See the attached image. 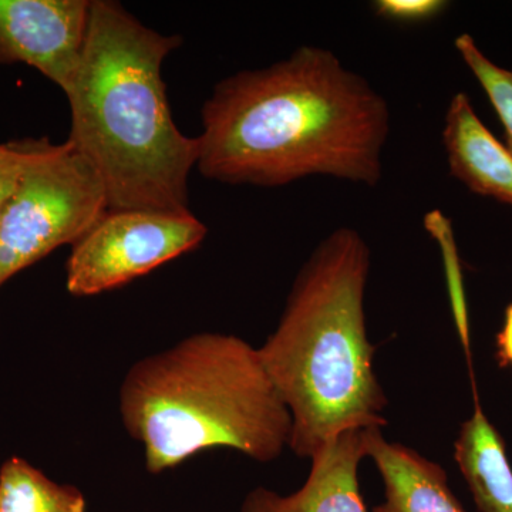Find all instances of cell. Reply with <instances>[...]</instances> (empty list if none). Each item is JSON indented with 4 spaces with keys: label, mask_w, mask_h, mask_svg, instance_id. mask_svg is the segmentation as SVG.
<instances>
[{
    "label": "cell",
    "mask_w": 512,
    "mask_h": 512,
    "mask_svg": "<svg viewBox=\"0 0 512 512\" xmlns=\"http://www.w3.org/2000/svg\"><path fill=\"white\" fill-rule=\"evenodd\" d=\"M390 130L389 103L365 77L332 50L302 46L214 87L202 107L197 168L224 184L332 177L376 187Z\"/></svg>",
    "instance_id": "1"
},
{
    "label": "cell",
    "mask_w": 512,
    "mask_h": 512,
    "mask_svg": "<svg viewBox=\"0 0 512 512\" xmlns=\"http://www.w3.org/2000/svg\"><path fill=\"white\" fill-rule=\"evenodd\" d=\"M180 36L147 28L119 2L92 0L82 62L66 90L67 140L96 168L109 211L190 212L197 137L181 133L163 80Z\"/></svg>",
    "instance_id": "2"
},
{
    "label": "cell",
    "mask_w": 512,
    "mask_h": 512,
    "mask_svg": "<svg viewBox=\"0 0 512 512\" xmlns=\"http://www.w3.org/2000/svg\"><path fill=\"white\" fill-rule=\"evenodd\" d=\"M370 249L353 228L320 241L302 266L281 320L258 349L292 417L289 448L311 458L349 430L386 426L387 399L367 336Z\"/></svg>",
    "instance_id": "3"
},
{
    "label": "cell",
    "mask_w": 512,
    "mask_h": 512,
    "mask_svg": "<svg viewBox=\"0 0 512 512\" xmlns=\"http://www.w3.org/2000/svg\"><path fill=\"white\" fill-rule=\"evenodd\" d=\"M119 406L151 474L218 447L271 463L291 443V413L258 349L225 333H195L138 360Z\"/></svg>",
    "instance_id": "4"
},
{
    "label": "cell",
    "mask_w": 512,
    "mask_h": 512,
    "mask_svg": "<svg viewBox=\"0 0 512 512\" xmlns=\"http://www.w3.org/2000/svg\"><path fill=\"white\" fill-rule=\"evenodd\" d=\"M109 211L96 168L70 143L37 140L0 224V286L62 245H74Z\"/></svg>",
    "instance_id": "5"
},
{
    "label": "cell",
    "mask_w": 512,
    "mask_h": 512,
    "mask_svg": "<svg viewBox=\"0 0 512 512\" xmlns=\"http://www.w3.org/2000/svg\"><path fill=\"white\" fill-rule=\"evenodd\" d=\"M205 237L207 227L191 211H107L73 245L67 291L93 296L119 288L187 254Z\"/></svg>",
    "instance_id": "6"
},
{
    "label": "cell",
    "mask_w": 512,
    "mask_h": 512,
    "mask_svg": "<svg viewBox=\"0 0 512 512\" xmlns=\"http://www.w3.org/2000/svg\"><path fill=\"white\" fill-rule=\"evenodd\" d=\"M92 0H0V64L35 67L66 93L89 35Z\"/></svg>",
    "instance_id": "7"
},
{
    "label": "cell",
    "mask_w": 512,
    "mask_h": 512,
    "mask_svg": "<svg viewBox=\"0 0 512 512\" xmlns=\"http://www.w3.org/2000/svg\"><path fill=\"white\" fill-rule=\"evenodd\" d=\"M375 429V427H373ZM372 429L349 430L311 458V473L296 493L252 490L241 512H367L359 490L360 461Z\"/></svg>",
    "instance_id": "8"
},
{
    "label": "cell",
    "mask_w": 512,
    "mask_h": 512,
    "mask_svg": "<svg viewBox=\"0 0 512 512\" xmlns=\"http://www.w3.org/2000/svg\"><path fill=\"white\" fill-rule=\"evenodd\" d=\"M450 173L467 190L512 207V153L478 117L466 93L454 94L444 116Z\"/></svg>",
    "instance_id": "9"
},
{
    "label": "cell",
    "mask_w": 512,
    "mask_h": 512,
    "mask_svg": "<svg viewBox=\"0 0 512 512\" xmlns=\"http://www.w3.org/2000/svg\"><path fill=\"white\" fill-rule=\"evenodd\" d=\"M367 457L384 484V500L373 512H466L448 485L446 471L413 448L384 439L382 429L369 431Z\"/></svg>",
    "instance_id": "10"
},
{
    "label": "cell",
    "mask_w": 512,
    "mask_h": 512,
    "mask_svg": "<svg viewBox=\"0 0 512 512\" xmlns=\"http://www.w3.org/2000/svg\"><path fill=\"white\" fill-rule=\"evenodd\" d=\"M474 412L454 443V458L480 512H512V468L503 437L485 416L474 387Z\"/></svg>",
    "instance_id": "11"
},
{
    "label": "cell",
    "mask_w": 512,
    "mask_h": 512,
    "mask_svg": "<svg viewBox=\"0 0 512 512\" xmlns=\"http://www.w3.org/2000/svg\"><path fill=\"white\" fill-rule=\"evenodd\" d=\"M0 512H86V500L76 487L57 484L12 457L0 468Z\"/></svg>",
    "instance_id": "12"
},
{
    "label": "cell",
    "mask_w": 512,
    "mask_h": 512,
    "mask_svg": "<svg viewBox=\"0 0 512 512\" xmlns=\"http://www.w3.org/2000/svg\"><path fill=\"white\" fill-rule=\"evenodd\" d=\"M454 46L461 60L487 94V99L504 128L505 147L512 153V70L495 64L468 33L457 36Z\"/></svg>",
    "instance_id": "13"
},
{
    "label": "cell",
    "mask_w": 512,
    "mask_h": 512,
    "mask_svg": "<svg viewBox=\"0 0 512 512\" xmlns=\"http://www.w3.org/2000/svg\"><path fill=\"white\" fill-rule=\"evenodd\" d=\"M36 143L37 140L10 141L0 150V224L10 198L35 153Z\"/></svg>",
    "instance_id": "14"
},
{
    "label": "cell",
    "mask_w": 512,
    "mask_h": 512,
    "mask_svg": "<svg viewBox=\"0 0 512 512\" xmlns=\"http://www.w3.org/2000/svg\"><path fill=\"white\" fill-rule=\"evenodd\" d=\"M448 8L443 0H377L380 18L400 23H423L437 18Z\"/></svg>",
    "instance_id": "15"
},
{
    "label": "cell",
    "mask_w": 512,
    "mask_h": 512,
    "mask_svg": "<svg viewBox=\"0 0 512 512\" xmlns=\"http://www.w3.org/2000/svg\"><path fill=\"white\" fill-rule=\"evenodd\" d=\"M497 346L501 366L512 369V302L505 311L503 329L497 336Z\"/></svg>",
    "instance_id": "16"
},
{
    "label": "cell",
    "mask_w": 512,
    "mask_h": 512,
    "mask_svg": "<svg viewBox=\"0 0 512 512\" xmlns=\"http://www.w3.org/2000/svg\"><path fill=\"white\" fill-rule=\"evenodd\" d=\"M3 144H0V150H2Z\"/></svg>",
    "instance_id": "17"
}]
</instances>
